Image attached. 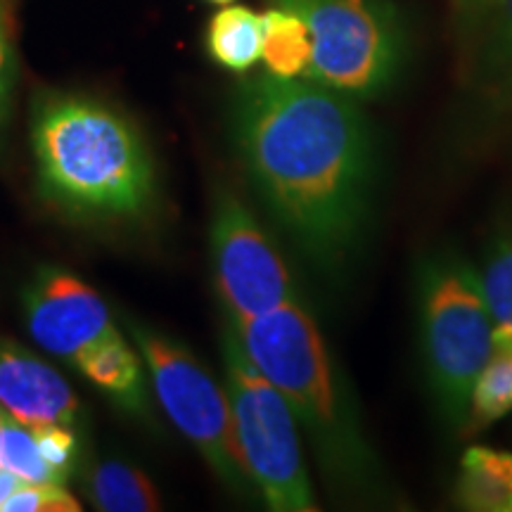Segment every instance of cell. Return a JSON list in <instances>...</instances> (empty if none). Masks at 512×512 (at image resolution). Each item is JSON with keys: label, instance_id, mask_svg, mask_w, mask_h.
Listing matches in <instances>:
<instances>
[{"label": "cell", "instance_id": "obj_1", "mask_svg": "<svg viewBox=\"0 0 512 512\" xmlns=\"http://www.w3.org/2000/svg\"><path fill=\"white\" fill-rule=\"evenodd\" d=\"M235 145L275 219L318 264L339 266L368 221L375 147L354 98L264 74L235 102Z\"/></svg>", "mask_w": 512, "mask_h": 512}, {"label": "cell", "instance_id": "obj_15", "mask_svg": "<svg viewBox=\"0 0 512 512\" xmlns=\"http://www.w3.org/2000/svg\"><path fill=\"white\" fill-rule=\"evenodd\" d=\"M207 50L230 72H249L264 53V19L240 5L219 10L209 22Z\"/></svg>", "mask_w": 512, "mask_h": 512}, {"label": "cell", "instance_id": "obj_11", "mask_svg": "<svg viewBox=\"0 0 512 512\" xmlns=\"http://www.w3.org/2000/svg\"><path fill=\"white\" fill-rule=\"evenodd\" d=\"M467 24L477 86L494 105H512V0H479Z\"/></svg>", "mask_w": 512, "mask_h": 512}, {"label": "cell", "instance_id": "obj_7", "mask_svg": "<svg viewBox=\"0 0 512 512\" xmlns=\"http://www.w3.org/2000/svg\"><path fill=\"white\" fill-rule=\"evenodd\" d=\"M131 332L150 368L157 399L171 422L230 489H247L252 482L235 441L228 394H223L197 358L176 339L140 325H133Z\"/></svg>", "mask_w": 512, "mask_h": 512}, {"label": "cell", "instance_id": "obj_14", "mask_svg": "<svg viewBox=\"0 0 512 512\" xmlns=\"http://www.w3.org/2000/svg\"><path fill=\"white\" fill-rule=\"evenodd\" d=\"M512 411V325H496L494 351L477 375L470 394L465 427L484 430Z\"/></svg>", "mask_w": 512, "mask_h": 512}, {"label": "cell", "instance_id": "obj_3", "mask_svg": "<svg viewBox=\"0 0 512 512\" xmlns=\"http://www.w3.org/2000/svg\"><path fill=\"white\" fill-rule=\"evenodd\" d=\"M230 328L259 373L290 403L325 470L356 489L375 484L373 448L311 313L287 302Z\"/></svg>", "mask_w": 512, "mask_h": 512}, {"label": "cell", "instance_id": "obj_20", "mask_svg": "<svg viewBox=\"0 0 512 512\" xmlns=\"http://www.w3.org/2000/svg\"><path fill=\"white\" fill-rule=\"evenodd\" d=\"M81 505L64 484L22 482L3 503L0 512H79Z\"/></svg>", "mask_w": 512, "mask_h": 512}, {"label": "cell", "instance_id": "obj_5", "mask_svg": "<svg viewBox=\"0 0 512 512\" xmlns=\"http://www.w3.org/2000/svg\"><path fill=\"white\" fill-rule=\"evenodd\" d=\"M223 363L235 441L249 482L275 512L318 510L290 403L259 373L233 328L223 335Z\"/></svg>", "mask_w": 512, "mask_h": 512}, {"label": "cell", "instance_id": "obj_24", "mask_svg": "<svg viewBox=\"0 0 512 512\" xmlns=\"http://www.w3.org/2000/svg\"><path fill=\"white\" fill-rule=\"evenodd\" d=\"M458 5H460V12H463L465 15V19L472 15V12L477 10V5H479V0H458Z\"/></svg>", "mask_w": 512, "mask_h": 512}, {"label": "cell", "instance_id": "obj_18", "mask_svg": "<svg viewBox=\"0 0 512 512\" xmlns=\"http://www.w3.org/2000/svg\"><path fill=\"white\" fill-rule=\"evenodd\" d=\"M0 467L29 484L67 482V477H62L41 456L34 432H29L27 425H22L12 415H3V420H0Z\"/></svg>", "mask_w": 512, "mask_h": 512}, {"label": "cell", "instance_id": "obj_17", "mask_svg": "<svg viewBox=\"0 0 512 512\" xmlns=\"http://www.w3.org/2000/svg\"><path fill=\"white\" fill-rule=\"evenodd\" d=\"M264 19V57L268 72L283 79L306 74L311 62V34L304 19L290 10L271 8Z\"/></svg>", "mask_w": 512, "mask_h": 512}, {"label": "cell", "instance_id": "obj_9", "mask_svg": "<svg viewBox=\"0 0 512 512\" xmlns=\"http://www.w3.org/2000/svg\"><path fill=\"white\" fill-rule=\"evenodd\" d=\"M24 316L38 347L67 361L117 330L100 294L60 268L36 275L24 292Z\"/></svg>", "mask_w": 512, "mask_h": 512}, {"label": "cell", "instance_id": "obj_19", "mask_svg": "<svg viewBox=\"0 0 512 512\" xmlns=\"http://www.w3.org/2000/svg\"><path fill=\"white\" fill-rule=\"evenodd\" d=\"M479 280L494 323L512 325V235L494 242Z\"/></svg>", "mask_w": 512, "mask_h": 512}, {"label": "cell", "instance_id": "obj_21", "mask_svg": "<svg viewBox=\"0 0 512 512\" xmlns=\"http://www.w3.org/2000/svg\"><path fill=\"white\" fill-rule=\"evenodd\" d=\"M34 439L41 456L53 465L62 477H69L74 470L76 453H79V441H76L74 427L67 425H43L34 427Z\"/></svg>", "mask_w": 512, "mask_h": 512}, {"label": "cell", "instance_id": "obj_16", "mask_svg": "<svg viewBox=\"0 0 512 512\" xmlns=\"http://www.w3.org/2000/svg\"><path fill=\"white\" fill-rule=\"evenodd\" d=\"M88 496L105 512H152L162 508L155 484L136 467L107 460L88 475Z\"/></svg>", "mask_w": 512, "mask_h": 512}, {"label": "cell", "instance_id": "obj_13", "mask_svg": "<svg viewBox=\"0 0 512 512\" xmlns=\"http://www.w3.org/2000/svg\"><path fill=\"white\" fill-rule=\"evenodd\" d=\"M460 508L512 512V453L489 446L467 448L456 482Z\"/></svg>", "mask_w": 512, "mask_h": 512}, {"label": "cell", "instance_id": "obj_2", "mask_svg": "<svg viewBox=\"0 0 512 512\" xmlns=\"http://www.w3.org/2000/svg\"><path fill=\"white\" fill-rule=\"evenodd\" d=\"M38 183L57 207L93 219L140 216L155 197V169L136 126L79 95L41 102L31 128Z\"/></svg>", "mask_w": 512, "mask_h": 512}, {"label": "cell", "instance_id": "obj_4", "mask_svg": "<svg viewBox=\"0 0 512 512\" xmlns=\"http://www.w3.org/2000/svg\"><path fill=\"white\" fill-rule=\"evenodd\" d=\"M420 342L441 413L465 425L477 375L494 351V318L482 280L456 254H434L418 275Z\"/></svg>", "mask_w": 512, "mask_h": 512}, {"label": "cell", "instance_id": "obj_12", "mask_svg": "<svg viewBox=\"0 0 512 512\" xmlns=\"http://www.w3.org/2000/svg\"><path fill=\"white\" fill-rule=\"evenodd\" d=\"M79 373L93 382L102 394L133 415L147 413V387L143 375V363L136 351L126 344L121 332L114 330L93 347L81 351L74 358Z\"/></svg>", "mask_w": 512, "mask_h": 512}, {"label": "cell", "instance_id": "obj_8", "mask_svg": "<svg viewBox=\"0 0 512 512\" xmlns=\"http://www.w3.org/2000/svg\"><path fill=\"white\" fill-rule=\"evenodd\" d=\"M211 268L230 323L264 316L292 302L285 261L252 211L230 190L219 195L211 219Z\"/></svg>", "mask_w": 512, "mask_h": 512}, {"label": "cell", "instance_id": "obj_10", "mask_svg": "<svg viewBox=\"0 0 512 512\" xmlns=\"http://www.w3.org/2000/svg\"><path fill=\"white\" fill-rule=\"evenodd\" d=\"M0 406L31 430L76 427L81 415V403L67 380L10 339H0Z\"/></svg>", "mask_w": 512, "mask_h": 512}, {"label": "cell", "instance_id": "obj_22", "mask_svg": "<svg viewBox=\"0 0 512 512\" xmlns=\"http://www.w3.org/2000/svg\"><path fill=\"white\" fill-rule=\"evenodd\" d=\"M15 76H17L15 50H12L8 24H5L3 10H0V131H3L5 121H8V114H10Z\"/></svg>", "mask_w": 512, "mask_h": 512}, {"label": "cell", "instance_id": "obj_6", "mask_svg": "<svg viewBox=\"0 0 512 512\" xmlns=\"http://www.w3.org/2000/svg\"><path fill=\"white\" fill-rule=\"evenodd\" d=\"M304 19L311 81L354 100L377 98L399 76L403 29L389 0H271Z\"/></svg>", "mask_w": 512, "mask_h": 512}, {"label": "cell", "instance_id": "obj_25", "mask_svg": "<svg viewBox=\"0 0 512 512\" xmlns=\"http://www.w3.org/2000/svg\"><path fill=\"white\" fill-rule=\"evenodd\" d=\"M209 3H216V5H228V3H233V0H209Z\"/></svg>", "mask_w": 512, "mask_h": 512}, {"label": "cell", "instance_id": "obj_23", "mask_svg": "<svg viewBox=\"0 0 512 512\" xmlns=\"http://www.w3.org/2000/svg\"><path fill=\"white\" fill-rule=\"evenodd\" d=\"M19 484H22V479L0 467V508H3V503L8 501V498L12 496V491H15Z\"/></svg>", "mask_w": 512, "mask_h": 512}, {"label": "cell", "instance_id": "obj_26", "mask_svg": "<svg viewBox=\"0 0 512 512\" xmlns=\"http://www.w3.org/2000/svg\"><path fill=\"white\" fill-rule=\"evenodd\" d=\"M0 420H3V415H0Z\"/></svg>", "mask_w": 512, "mask_h": 512}]
</instances>
